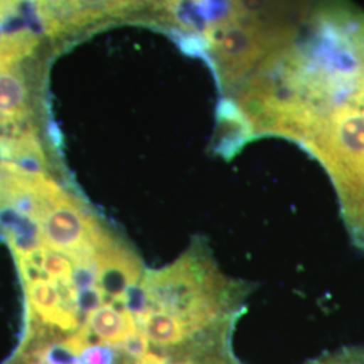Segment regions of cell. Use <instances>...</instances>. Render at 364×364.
<instances>
[{
  "mask_svg": "<svg viewBox=\"0 0 364 364\" xmlns=\"http://www.w3.org/2000/svg\"><path fill=\"white\" fill-rule=\"evenodd\" d=\"M151 309L176 314L196 335L231 324L242 291L218 270L208 248L197 239L180 259L142 277Z\"/></svg>",
  "mask_w": 364,
  "mask_h": 364,
  "instance_id": "obj_1",
  "label": "cell"
},
{
  "mask_svg": "<svg viewBox=\"0 0 364 364\" xmlns=\"http://www.w3.org/2000/svg\"><path fill=\"white\" fill-rule=\"evenodd\" d=\"M299 33V28L267 26L221 13L196 41L197 50L205 53L213 66L221 88L235 92Z\"/></svg>",
  "mask_w": 364,
  "mask_h": 364,
  "instance_id": "obj_2",
  "label": "cell"
},
{
  "mask_svg": "<svg viewBox=\"0 0 364 364\" xmlns=\"http://www.w3.org/2000/svg\"><path fill=\"white\" fill-rule=\"evenodd\" d=\"M45 34L64 38L144 13L156 19V0H31Z\"/></svg>",
  "mask_w": 364,
  "mask_h": 364,
  "instance_id": "obj_3",
  "label": "cell"
},
{
  "mask_svg": "<svg viewBox=\"0 0 364 364\" xmlns=\"http://www.w3.org/2000/svg\"><path fill=\"white\" fill-rule=\"evenodd\" d=\"M41 228L45 246L72 259L95 255L109 235L99 219L66 191L43 212Z\"/></svg>",
  "mask_w": 364,
  "mask_h": 364,
  "instance_id": "obj_4",
  "label": "cell"
},
{
  "mask_svg": "<svg viewBox=\"0 0 364 364\" xmlns=\"http://www.w3.org/2000/svg\"><path fill=\"white\" fill-rule=\"evenodd\" d=\"M99 287L105 297L119 302L127 289L142 281V263L136 254L112 234L108 235L95 252Z\"/></svg>",
  "mask_w": 364,
  "mask_h": 364,
  "instance_id": "obj_5",
  "label": "cell"
},
{
  "mask_svg": "<svg viewBox=\"0 0 364 364\" xmlns=\"http://www.w3.org/2000/svg\"><path fill=\"white\" fill-rule=\"evenodd\" d=\"M27 299L31 313L38 317L42 326L57 328L63 332H73L80 328V314L64 304L60 287L45 277L25 281Z\"/></svg>",
  "mask_w": 364,
  "mask_h": 364,
  "instance_id": "obj_6",
  "label": "cell"
},
{
  "mask_svg": "<svg viewBox=\"0 0 364 364\" xmlns=\"http://www.w3.org/2000/svg\"><path fill=\"white\" fill-rule=\"evenodd\" d=\"M0 240L7 243L16 262L34 257L45 246L41 223L4 203H0Z\"/></svg>",
  "mask_w": 364,
  "mask_h": 364,
  "instance_id": "obj_7",
  "label": "cell"
},
{
  "mask_svg": "<svg viewBox=\"0 0 364 364\" xmlns=\"http://www.w3.org/2000/svg\"><path fill=\"white\" fill-rule=\"evenodd\" d=\"M90 335L99 343L117 347L131 335L139 331L136 320L131 316L123 305L109 301L90 313L85 318Z\"/></svg>",
  "mask_w": 364,
  "mask_h": 364,
  "instance_id": "obj_8",
  "label": "cell"
},
{
  "mask_svg": "<svg viewBox=\"0 0 364 364\" xmlns=\"http://www.w3.org/2000/svg\"><path fill=\"white\" fill-rule=\"evenodd\" d=\"M138 326L149 343L161 350L183 351L198 336L180 317L159 309H150Z\"/></svg>",
  "mask_w": 364,
  "mask_h": 364,
  "instance_id": "obj_9",
  "label": "cell"
},
{
  "mask_svg": "<svg viewBox=\"0 0 364 364\" xmlns=\"http://www.w3.org/2000/svg\"><path fill=\"white\" fill-rule=\"evenodd\" d=\"M19 66L0 68V123L31 122V93Z\"/></svg>",
  "mask_w": 364,
  "mask_h": 364,
  "instance_id": "obj_10",
  "label": "cell"
},
{
  "mask_svg": "<svg viewBox=\"0 0 364 364\" xmlns=\"http://www.w3.org/2000/svg\"><path fill=\"white\" fill-rule=\"evenodd\" d=\"M33 260L43 275L58 285H69L73 278V260L64 252L55 251L52 248H41L34 257L28 258Z\"/></svg>",
  "mask_w": 364,
  "mask_h": 364,
  "instance_id": "obj_11",
  "label": "cell"
},
{
  "mask_svg": "<svg viewBox=\"0 0 364 364\" xmlns=\"http://www.w3.org/2000/svg\"><path fill=\"white\" fill-rule=\"evenodd\" d=\"M115 347L108 344H88L78 353L77 364H115L117 353Z\"/></svg>",
  "mask_w": 364,
  "mask_h": 364,
  "instance_id": "obj_12",
  "label": "cell"
},
{
  "mask_svg": "<svg viewBox=\"0 0 364 364\" xmlns=\"http://www.w3.org/2000/svg\"><path fill=\"white\" fill-rule=\"evenodd\" d=\"M105 291L100 287L77 290V308L80 317L88 316L90 313L102 306L105 302Z\"/></svg>",
  "mask_w": 364,
  "mask_h": 364,
  "instance_id": "obj_13",
  "label": "cell"
},
{
  "mask_svg": "<svg viewBox=\"0 0 364 364\" xmlns=\"http://www.w3.org/2000/svg\"><path fill=\"white\" fill-rule=\"evenodd\" d=\"M149 344H150L149 340L139 328V331L136 333L131 335L130 338H126L122 344H119L115 348L123 352L127 358L138 362L144 358V355L149 353L147 352L149 351Z\"/></svg>",
  "mask_w": 364,
  "mask_h": 364,
  "instance_id": "obj_14",
  "label": "cell"
},
{
  "mask_svg": "<svg viewBox=\"0 0 364 364\" xmlns=\"http://www.w3.org/2000/svg\"><path fill=\"white\" fill-rule=\"evenodd\" d=\"M309 364H364V348H347Z\"/></svg>",
  "mask_w": 364,
  "mask_h": 364,
  "instance_id": "obj_15",
  "label": "cell"
},
{
  "mask_svg": "<svg viewBox=\"0 0 364 364\" xmlns=\"http://www.w3.org/2000/svg\"><path fill=\"white\" fill-rule=\"evenodd\" d=\"M22 0H0V22H4L9 16L16 13Z\"/></svg>",
  "mask_w": 364,
  "mask_h": 364,
  "instance_id": "obj_16",
  "label": "cell"
},
{
  "mask_svg": "<svg viewBox=\"0 0 364 364\" xmlns=\"http://www.w3.org/2000/svg\"><path fill=\"white\" fill-rule=\"evenodd\" d=\"M27 364H36V363H31V362H27Z\"/></svg>",
  "mask_w": 364,
  "mask_h": 364,
  "instance_id": "obj_17",
  "label": "cell"
}]
</instances>
